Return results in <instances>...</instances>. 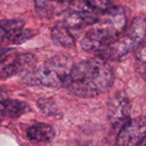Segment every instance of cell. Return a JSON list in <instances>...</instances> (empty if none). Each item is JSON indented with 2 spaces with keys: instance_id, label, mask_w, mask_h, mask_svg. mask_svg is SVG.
Returning <instances> with one entry per match:
<instances>
[{
  "instance_id": "obj_5",
  "label": "cell",
  "mask_w": 146,
  "mask_h": 146,
  "mask_svg": "<svg viewBox=\"0 0 146 146\" xmlns=\"http://www.w3.org/2000/svg\"><path fill=\"white\" fill-rule=\"evenodd\" d=\"M131 104L127 94L123 92L115 94L108 105V116L115 127L123 126L130 118Z\"/></svg>"
},
{
  "instance_id": "obj_11",
  "label": "cell",
  "mask_w": 146,
  "mask_h": 146,
  "mask_svg": "<svg viewBox=\"0 0 146 146\" xmlns=\"http://www.w3.org/2000/svg\"><path fill=\"white\" fill-rule=\"evenodd\" d=\"M86 4L88 9L100 15L108 12L114 7L110 0H86Z\"/></svg>"
},
{
  "instance_id": "obj_16",
  "label": "cell",
  "mask_w": 146,
  "mask_h": 146,
  "mask_svg": "<svg viewBox=\"0 0 146 146\" xmlns=\"http://www.w3.org/2000/svg\"><path fill=\"white\" fill-rule=\"evenodd\" d=\"M7 50H8V49H1V50H0V56H1Z\"/></svg>"
},
{
  "instance_id": "obj_15",
  "label": "cell",
  "mask_w": 146,
  "mask_h": 146,
  "mask_svg": "<svg viewBox=\"0 0 146 146\" xmlns=\"http://www.w3.org/2000/svg\"><path fill=\"white\" fill-rule=\"evenodd\" d=\"M4 99H6V92L2 88H0V101H3Z\"/></svg>"
},
{
  "instance_id": "obj_6",
  "label": "cell",
  "mask_w": 146,
  "mask_h": 146,
  "mask_svg": "<svg viewBox=\"0 0 146 146\" xmlns=\"http://www.w3.org/2000/svg\"><path fill=\"white\" fill-rule=\"evenodd\" d=\"M102 15L88 9H80L69 13L62 21L72 32L80 31L87 27H92L99 21Z\"/></svg>"
},
{
  "instance_id": "obj_9",
  "label": "cell",
  "mask_w": 146,
  "mask_h": 146,
  "mask_svg": "<svg viewBox=\"0 0 146 146\" xmlns=\"http://www.w3.org/2000/svg\"><path fill=\"white\" fill-rule=\"evenodd\" d=\"M54 128L44 123H37L30 127L27 131L28 140L34 143H48L55 138Z\"/></svg>"
},
{
  "instance_id": "obj_8",
  "label": "cell",
  "mask_w": 146,
  "mask_h": 146,
  "mask_svg": "<svg viewBox=\"0 0 146 146\" xmlns=\"http://www.w3.org/2000/svg\"><path fill=\"white\" fill-rule=\"evenodd\" d=\"M50 37L56 45L63 48H70L74 46L77 38L75 34L66 27L62 21L57 22L52 28Z\"/></svg>"
},
{
  "instance_id": "obj_14",
  "label": "cell",
  "mask_w": 146,
  "mask_h": 146,
  "mask_svg": "<svg viewBox=\"0 0 146 146\" xmlns=\"http://www.w3.org/2000/svg\"><path fill=\"white\" fill-rule=\"evenodd\" d=\"M6 117L10 118V114H9V110L7 98L3 100V101H0V123Z\"/></svg>"
},
{
  "instance_id": "obj_7",
  "label": "cell",
  "mask_w": 146,
  "mask_h": 146,
  "mask_svg": "<svg viewBox=\"0 0 146 146\" xmlns=\"http://www.w3.org/2000/svg\"><path fill=\"white\" fill-rule=\"evenodd\" d=\"M36 10L43 17H54L67 11L74 0H34Z\"/></svg>"
},
{
  "instance_id": "obj_13",
  "label": "cell",
  "mask_w": 146,
  "mask_h": 146,
  "mask_svg": "<svg viewBox=\"0 0 146 146\" xmlns=\"http://www.w3.org/2000/svg\"><path fill=\"white\" fill-rule=\"evenodd\" d=\"M36 35V32L33 31L31 29H27V28H22L12 38L11 43L14 44H21L24 42H26L27 40L32 38L33 37H34Z\"/></svg>"
},
{
  "instance_id": "obj_4",
  "label": "cell",
  "mask_w": 146,
  "mask_h": 146,
  "mask_svg": "<svg viewBox=\"0 0 146 146\" xmlns=\"http://www.w3.org/2000/svg\"><path fill=\"white\" fill-rule=\"evenodd\" d=\"M117 146H146V120L139 116L124 124L117 137Z\"/></svg>"
},
{
  "instance_id": "obj_10",
  "label": "cell",
  "mask_w": 146,
  "mask_h": 146,
  "mask_svg": "<svg viewBox=\"0 0 146 146\" xmlns=\"http://www.w3.org/2000/svg\"><path fill=\"white\" fill-rule=\"evenodd\" d=\"M25 22L21 20H0V44L5 40H12L14 36L24 27Z\"/></svg>"
},
{
  "instance_id": "obj_12",
  "label": "cell",
  "mask_w": 146,
  "mask_h": 146,
  "mask_svg": "<svg viewBox=\"0 0 146 146\" xmlns=\"http://www.w3.org/2000/svg\"><path fill=\"white\" fill-rule=\"evenodd\" d=\"M136 63L137 68L139 69V74L142 75L143 78H145V42L140 44L137 47V52H136Z\"/></svg>"
},
{
  "instance_id": "obj_2",
  "label": "cell",
  "mask_w": 146,
  "mask_h": 146,
  "mask_svg": "<svg viewBox=\"0 0 146 146\" xmlns=\"http://www.w3.org/2000/svg\"><path fill=\"white\" fill-rule=\"evenodd\" d=\"M74 64L72 58L68 56H54L26 74L24 82L50 88L63 86Z\"/></svg>"
},
{
  "instance_id": "obj_1",
  "label": "cell",
  "mask_w": 146,
  "mask_h": 146,
  "mask_svg": "<svg viewBox=\"0 0 146 146\" xmlns=\"http://www.w3.org/2000/svg\"><path fill=\"white\" fill-rule=\"evenodd\" d=\"M113 81L111 66L104 59L94 57L74 64L63 86L74 96L90 98L109 91Z\"/></svg>"
},
{
  "instance_id": "obj_3",
  "label": "cell",
  "mask_w": 146,
  "mask_h": 146,
  "mask_svg": "<svg viewBox=\"0 0 146 146\" xmlns=\"http://www.w3.org/2000/svg\"><path fill=\"white\" fill-rule=\"evenodd\" d=\"M36 63L32 53H14L8 49L0 56V79H8L16 74L30 72Z\"/></svg>"
}]
</instances>
